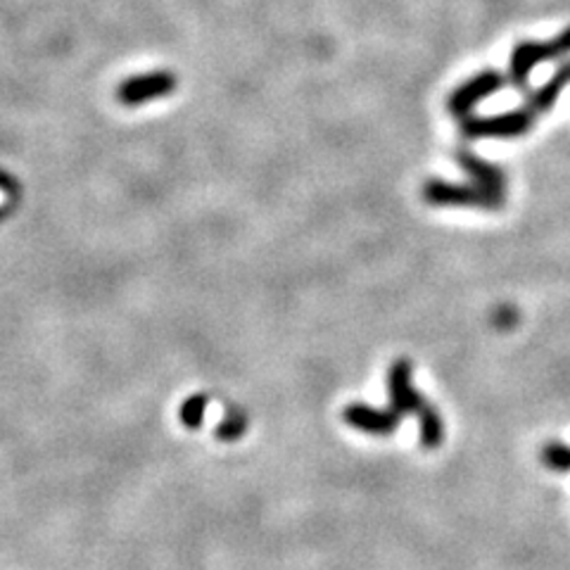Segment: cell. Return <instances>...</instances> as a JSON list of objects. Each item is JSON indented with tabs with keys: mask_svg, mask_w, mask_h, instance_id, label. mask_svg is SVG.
<instances>
[{
	"mask_svg": "<svg viewBox=\"0 0 570 570\" xmlns=\"http://www.w3.org/2000/svg\"><path fill=\"white\" fill-rule=\"evenodd\" d=\"M537 115L531 107L521 110H509L501 115H468L461 119V133L468 141H513L535 129Z\"/></svg>",
	"mask_w": 570,
	"mask_h": 570,
	"instance_id": "6da1fadb",
	"label": "cell"
},
{
	"mask_svg": "<svg viewBox=\"0 0 570 570\" xmlns=\"http://www.w3.org/2000/svg\"><path fill=\"white\" fill-rule=\"evenodd\" d=\"M570 56V26L549 40H521L511 50L509 79L515 88L525 91L533 70L549 60H561Z\"/></svg>",
	"mask_w": 570,
	"mask_h": 570,
	"instance_id": "7a4b0ae2",
	"label": "cell"
},
{
	"mask_svg": "<svg viewBox=\"0 0 570 570\" xmlns=\"http://www.w3.org/2000/svg\"><path fill=\"white\" fill-rule=\"evenodd\" d=\"M424 200L432 207H478L485 212H497L504 207L507 195H497L475 183H452L432 179L424 186Z\"/></svg>",
	"mask_w": 570,
	"mask_h": 570,
	"instance_id": "3957f363",
	"label": "cell"
},
{
	"mask_svg": "<svg viewBox=\"0 0 570 570\" xmlns=\"http://www.w3.org/2000/svg\"><path fill=\"white\" fill-rule=\"evenodd\" d=\"M507 79L501 72L495 70H485L473 74L471 79H466L464 84L456 86L450 93V100H447V107H450V112L459 119L468 117L475 107H478L483 100L490 98V95L499 93L501 88L507 86Z\"/></svg>",
	"mask_w": 570,
	"mask_h": 570,
	"instance_id": "277c9868",
	"label": "cell"
},
{
	"mask_svg": "<svg viewBox=\"0 0 570 570\" xmlns=\"http://www.w3.org/2000/svg\"><path fill=\"white\" fill-rule=\"evenodd\" d=\"M388 392H390V409L400 416L416 414L420 416L428 409L426 397L412 385V361L395 359L388 371Z\"/></svg>",
	"mask_w": 570,
	"mask_h": 570,
	"instance_id": "5b68a950",
	"label": "cell"
},
{
	"mask_svg": "<svg viewBox=\"0 0 570 570\" xmlns=\"http://www.w3.org/2000/svg\"><path fill=\"white\" fill-rule=\"evenodd\" d=\"M174 88H176V74L165 72V70L145 72V74L127 79L124 84L119 86L117 98H119V103H124L129 107H139L151 100L165 98V95H169Z\"/></svg>",
	"mask_w": 570,
	"mask_h": 570,
	"instance_id": "8992f818",
	"label": "cell"
},
{
	"mask_svg": "<svg viewBox=\"0 0 570 570\" xmlns=\"http://www.w3.org/2000/svg\"><path fill=\"white\" fill-rule=\"evenodd\" d=\"M343 420L355 430L369 432V436H378V438H388L400 428L402 416L395 409H376V406L369 404L352 402L345 406Z\"/></svg>",
	"mask_w": 570,
	"mask_h": 570,
	"instance_id": "52a82bcc",
	"label": "cell"
},
{
	"mask_svg": "<svg viewBox=\"0 0 570 570\" xmlns=\"http://www.w3.org/2000/svg\"><path fill=\"white\" fill-rule=\"evenodd\" d=\"M456 162H459V167L471 176V181L475 186L492 190V193H497V195H507V174L501 171L497 165H490V162L478 157L471 151H459Z\"/></svg>",
	"mask_w": 570,
	"mask_h": 570,
	"instance_id": "ba28073f",
	"label": "cell"
},
{
	"mask_svg": "<svg viewBox=\"0 0 570 570\" xmlns=\"http://www.w3.org/2000/svg\"><path fill=\"white\" fill-rule=\"evenodd\" d=\"M570 84V62L561 64L559 70H556V74L547 81V84H542L537 91H533L531 95H527V105L535 115H545L549 112L551 107L556 105V100H559L561 91Z\"/></svg>",
	"mask_w": 570,
	"mask_h": 570,
	"instance_id": "9c48e42d",
	"label": "cell"
},
{
	"mask_svg": "<svg viewBox=\"0 0 570 570\" xmlns=\"http://www.w3.org/2000/svg\"><path fill=\"white\" fill-rule=\"evenodd\" d=\"M418 428H420V444H424L426 450H438L444 438L440 412L428 406V409L418 416Z\"/></svg>",
	"mask_w": 570,
	"mask_h": 570,
	"instance_id": "30bf717a",
	"label": "cell"
},
{
	"mask_svg": "<svg viewBox=\"0 0 570 570\" xmlns=\"http://www.w3.org/2000/svg\"><path fill=\"white\" fill-rule=\"evenodd\" d=\"M542 464L551 471L568 473L570 471V447L563 442H549L542 450Z\"/></svg>",
	"mask_w": 570,
	"mask_h": 570,
	"instance_id": "8fae6325",
	"label": "cell"
}]
</instances>
